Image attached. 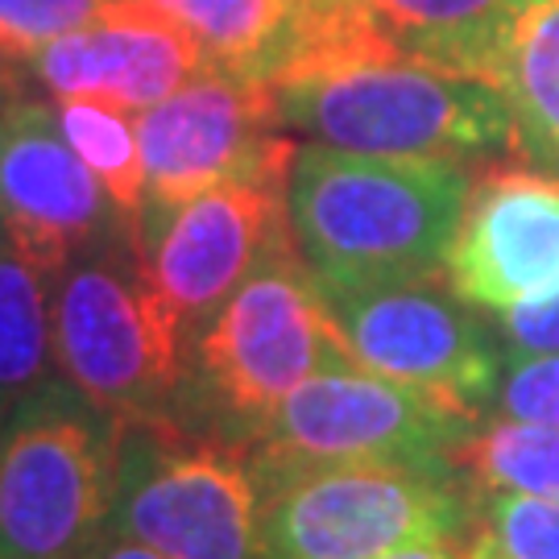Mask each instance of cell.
I'll use <instances>...</instances> for the list:
<instances>
[{
	"instance_id": "obj_3",
	"label": "cell",
	"mask_w": 559,
	"mask_h": 559,
	"mask_svg": "<svg viewBox=\"0 0 559 559\" xmlns=\"http://www.w3.org/2000/svg\"><path fill=\"white\" fill-rule=\"evenodd\" d=\"M274 100L286 133L348 154L473 166L519 150L498 83L394 55L274 83Z\"/></svg>"
},
{
	"instance_id": "obj_10",
	"label": "cell",
	"mask_w": 559,
	"mask_h": 559,
	"mask_svg": "<svg viewBox=\"0 0 559 559\" xmlns=\"http://www.w3.org/2000/svg\"><path fill=\"white\" fill-rule=\"evenodd\" d=\"M286 237V182L258 179L221 182L179 203H145L133 221L141 270L182 348Z\"/></svg>"
},
{
	"instance_id": "obj_15",
	"label": "cell",
	"mask_w": 559,
	"mask_h": 559,
	"mask_svg": "<svg viewBox=\"0 0 559 559\" xmlns=\"http://www.w3.org/2000/svg\"><path fill=\"white\" fill-rule=\"evenodd\" d=\"M489 83L510 100L519 154L559 175V0H519L506 21Z\"/></svg>"
},
{
	"instance_id": "obj_9",
	"label": "cell",
	"mask_w": 559,
	"mask_h": 559,
	"mask_svg": "<svg viewBox=\"0 0 559 559\" xmlns=\"http://www.w3.org/2000/svg\"><path fill=\"white\" fill-rule=\"evenodd\" d=\"M323 295L357 369L415 385L477 419L498 402L506 340L443 274Z\"/></svg>"
},
{
	"instance_id": "obj_22",
	"label": "cell",
	"mask_w": 559,
	"mask_h": 559,
	"mask_svg": "<svg viewBox=\"0 0 559 559\" xmlns=\"http://www.w3.org/2000/svg\"><path fill=\"white\" fill-rule=\"evenodd\" d=\"M117 0H0V62H29L41 46L104 17Z\"/></svg>"
},
{
	"instance_id": "obj_25",
	"label": "cell",
	"mask_w": 559,
	"mask_h": 559,
	"mask_svg": "<svg viewBox=\"0 0 559 559\" xmlns=\"http://www.w3.org/2000/svg\"><path fill=\"white\" fill-rule=\"evenodd\" d=\"M83 559H170V556H162V551H154V547H145L138 539H124V535H104Z\"/></svg>"
},
{
	"instance_id": "obj_2",
	"label": "cell",
	"mask_w": 559,
	"mask_h": 559,
	"mask_svg": "<svg viewBox=\"0 0 559 559\" xmlns=\"http://www.w3.org/2000/svg\"><path fill=\"white\" fill-rule=\"evenodd\" d=\"M344 365L328 295L286 237L191 340L175 419L245 448L302 381Z\"/></svg>"
},
{
	"instance_id": "obj_19",
	"label": "cell",
	"mask_w": 559,
	"mask_h": 559,
	"mask_svg": "<svg viewBox=\"0 0 559 559\" xmlns=\"http://www.w3.org/2000/svg\"><path fill=\"white\" fill-rule=\"evenodd\" d=\"M473 493L559 501V427L522 419H477L452 452Z\"/></svg>"
},
{
	"instance_id": "obj_5",
	"label": "cell",
	"mask_w": 559,
	"mask_h": 559,
	"mask_svg": "<svg viewBox=\"0 0 559 559\" xmlns=\"http://www.w3.org/2000/svg\"><path fill=\"white\" fill-rule=\"evenodd\" d=\"M55 360L108 419L175 415L182 348L133 245V228L100 240L55 278Z\"/></svg>"
},
{
	"instance_id": "obj_4",
	"label": "cell",
	"mask_w": 559,
	"mask_h": 559,
	"mask_svg": "<svg viewBox=\"0 0 559 559\" xmlns=\"http://www.w3.org/2000/svg\"><path fill=\"white\" fill-rule=\"evenodd\" d=\"M265 485L240 443L175 415L120 423L112 510L104 535H124L170 559H265Z\"/></svg>"
},
{
	"instance_id": "obj_20",
	"label": "cell",
	"mask_w": 559,
	"mask_h": 559,
	"mask_svg": "<svg viewBox=\"0 0 559 559\" xmlns=\"http://www.w3.org/2000/svg\"><path fill=\"white\" fill-rule=\"evenodd\" d=\"M55 112H59L62 133L75 145V154L108 187V195L117 200L120 212L129 221H138L141 203H145L138 112L104 100H55Z\"/></svg>"
},
{
	"instance_id": "obj_12",
	"label": "cell",
	"mask_w": 559,
	"mask_h": 559,
	"mask_svg": "<svg viewBox=\"0 0 559 559\" xmlns=\"http://www.w3.org/2000/svg\"><path fill=\"white\" fill-rule=\"evenodd\" d=\"M129 228L133 221L75 154L55 108L0 104V233L21 258L59 278L80 253Z\"/></svg>"
},
{
	"instance_id": "obj_18",
	"label": "cell",
	"mask_w": 559,
	"mask_h": 559,
	"mask_svg": "<svg viewBox=\"0 0 559 559\" xmlns=\"http://www.w3.org/2000/svg\"><path fill=\"white\" fill-rule=\"evenodd\" d=\"M55 378V278L0 233V427Z\"/></svg>"
},
{
	"instance_id": "obj_16",
	"label": "cell",
	"mask_w": 559,
	"mask_h": 559,
	"mask_svg": "<svg viewBox=\"0 0 559 559\" xmlns=\"http://www.w3.org/2000/svg\"><path fill=\"white\" fill-rule=\"evenodd\" d=\"M385 46L411 62L489 80L519 0H357Z\"/></svg>"
},
{
	"instance_id": "obj_7",
	"label": "cell",
	"mask_w": 559,
	"mask_h": 559,
	"mask_svg": "<svg viewBox=\"0 0 559 559\" xmlns=\"http://www.w3.org/2000/svg\"><path fill=\"white\" fill-rule=\"evenodd\" d=\"M261 485L265 559H378L473 535V489L456 468L332 464Z\"/></svg>"
},
{
	"instance_id": "obj_14",
	"label": "cell",
	"mask_w": 559,
	"mask_h": 559,
	"mask_svg": "<svg viewBox=\"0 0 559 559\" xmlns=\"http://www.w3.org/2000/svg\"><path fill=\"white\" fill-rule=\"evenodd\" d=\"M25 67L55 100H104L145 112L195 80L207 59L150 4L117 0L92 25L41 46Z\"/></svg>"
},
{
	"instance_id": "obj_21",
	"label": "cell",
	"mask_w": 559,
	"mask_h": 559,
	"mask_svg": "<svg viewBox=\"0 0 559 559\" xmlns=\"http://www.w3.org/2000/svg\"><path fill=\"white\" fill-rule=\"evenodd\" d=\"M473 535L501 559H559V501L473 493Z\"/></svg>"
},
{
	"instance_id": "obj_24",
	"label": "cell",
	"mask_w": 559,
	"mask_h": 559,
	"mask_svg": "<svg viewBox=\"0 0 559 559\" xmlns=\"http://www.w3.org/2000/svg\"><path fill=\"white\" fill-rule=\"evenodd\" d=\"M493 320L510 353H559V290L547 299L498 311Z\"/></svg>"
},
{
	"instance_id": "obj_17",
	"label": "cell",
	"mask_w": 559,
	"mask_h": 559,
	"mask_svg": "<svg viewBox=\"0 0 559 559\" xmlns=\"http://www.w3.org/2000/svg\"><path fill=\"white\" fill-rule=\"evenodd\" d=\"M200 46L207 67L270 83L307 0H141Z\"/></svg>"
},
{
	"instance_id": "obj_13",
	"label": "cell",
	"mask_w": 559,
	"mask_h": 559,
	"mask_svg": "<svg viewBox=\"0 0 559 559\" xmlns=\"http://www.w3.org/2000/svg\"><path fill=\"white\" fill-rule=\"evenodd\" d=\"M443 282L468 307L498 316L559 290V175L498 166L473 179Z\"/></svg>"
},
{
	"instance_id": "obj_11",
	"label": "cell",
	"mask_w": 559,
	"mask_h": 559,
	"mask_svg": "<svg viewBox=\"0 0 559 559\" xmlns=\"http://www.w3.org/2000/svg\"><path fill=\"white\" fill-rule=\"evenodd\" d=\"M138 138L145 203H179L237 179L290 182L302 145L282 129L270 83L216 67H203L179 92L138 112Z\"/></svg>"
},
{
	"instance_id": "obj_26",
	"label": "cell",
	"mask_w": 559,
	"mask_h": 559,
	"mask_svg": "<svg viewBox=\"0 0 559 559\" xmlns=\"http://www.w3.org/2000/svg\"><path fill=\"white\" fill-rule=\"evenodd\" d=\"M464 539H427V543H411V547H399V551H390V556H378V559H464Z\"/></svg>"
},
{
	"instance_id": "obj_23",
	"label": "cell",
	"mask_w": 559,
	"mask_h": 559,
	"mask_svg": "<svg viewBox=\"0 0 559 559\" xmlns=\"http://www.w3.org/2000/svg\"><path fill=\"white\" fill-rule=\"evenodd\" d=\"M493 406L506 419L559 427V353H510Z\"/></svg>"
},
{
	"instance_id": "obj_1",
	"label": "cell",
	"mask_w": 559,
	"mask_h": 559,
	"mask_svg": "<svg viewBox=\"0 0 559 559\" xmlns=\"http://www.w3.org/2000/svg\"><path fill=\"white\" fill-rule=\"evenodd\" d=\"M473 166L373 158L302 141L286 216L290 240L323 290H360L443 274Z\"/></svg>"
},
{
	"instance_id": "obj_27",
	"label": "cell",
	"mask_w": 559,
	"mask_h": 559,
	"mask_svg": "<svg viewBox=\"0 0 559 559\" xmlns=\"http://www.w3.org/2000/svg\"><path fill=\"white\" fill-rule=\"evenodd\" d=\"M464 559H501V556L480 539V535H468V543H464Z\"/></svg>"
},
{
	"instance_id": "obj_6",
	"label": "cell",
	"mask_w": 559,
	"mask_h": 559,
	"mask_svg": "<svg viewBox=\"0 0 559 559\" xmlns=\"http://www.w3.org/2000/svg\"><path fill=\"white\" fill-rule=\"evenodd\" d=\"M120 423L46 381L0 427V559H83L108 531Z\"/></svg>"
},
{
	"instance_id": "obj_8",
	"label": "cell",
	"mask_w": 559,
	"mask_h": 559,
	"mask_svg": "<svg viewBox=\"0 0 559 559\" xmlns=\"http://www.w3.org/2000/svg\"><path fill=\"white\" fill-rule=\"evenodd\" d=\"M464 415L415 385L344 365L307 378L245 443L261 480L332 464H415L452 468L456 443L473 431Z\"/></svg>"
}]
</instances>
